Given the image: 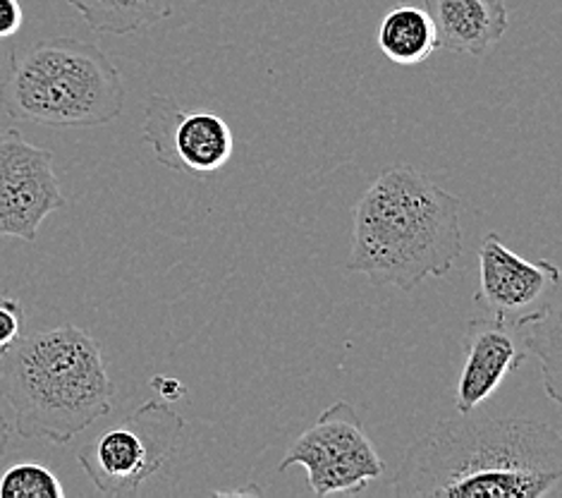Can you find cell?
I'll return each instance as SVG.
<instances>
[{
    "label": "cell",
    "mask_w": 562,
    "mask_h": 498,
    "mask_svg": "<svg viewBox=\"0 0 562 498\" xmlns=\"http://www.w3.org/2000/svg\"><path fill=\"white\" fill-rule=\"evenodd\" d=\"M15 60H18L15 38H0V89H3V85L8 82L12 67H15Z\"/></svg>",
    "instance_id": "18"
},
{
    "label": "cell",
    "mask_w": 562,
    "mask_h": 498,
    "mask_svg": "<svg viewBox=\"0 0 562 498\" xmlns=\"http://www.w3.org/2000/svg\"><path fill=\"white\" fill-rule=\"evenodd\" d=\"M460 217L462 199L419 168H385L355 204L347 272L405 292L443 278L464 250Z\"/></svg>",
    "instance_id": "2"
},
{
    "label": "cell",
    "mask_w": 562,
    "mask_h": 498,
    "mask_svg": "<svg viewBox=\"0 0 562 498\" xmlns=\"http://www.w3.org/2000/svg\"><path fill=\"white\" fill-rule=\"evenodd\" d=\"M476 305L486 317L519 329L562 305V274L558 264L521 259L498 233H486L479 247Z\"/></svg>",
    "instance_id": "7"
},
{
    "label": "cell",
    "mask_w": 562,
    "mask_h": 498,
    "mask_svg": "<svg viewBox=\"0 0 562 498\" xmlns=\"http://www.w3.org/2000/svg\"><path fill=\"white\" fill-rule=\"evenodd\" d=\"M379 46L397 65L424 63L438 48L434 20L424 8L397 5L385 12L379 26Z\"/></svg>",
    "instance_id": "12"
},
{
    "label": "cell",
    "mask_w": 562,
    "mask_h": 498,
    "mask_svg": "<svg viewBox=\"0 0 562 498\" xmlns=\"http://www.w3.org/2000/svg\"><path fill=\"white\" fill-rule=\"evenodd\" d=\"M562 434L537 417L438 422L414 441L393 477L409 498H543L560 489Z\"/></svg>",
    "instance_id": "1"
},
{
    "label": "cell",
    "mask_w": 562,
    "mask_h": 498,
    "mask_svg": "<svg viewBox=\"0 0 562 498\" xmlns=\"http://www.w3.org/2000/svg\"><path fill=\"white\" fill-rule=\"evenodd\" d=\"M24 329V309L18 300L0 298V350L15 343Z\"/></svg>",
    "instance_id": "15"
},
{
    "label": "cell",
    "mask_w": 562,
    "mask_h": 498,
    "mask_svg": "<svg viewBox=\"0 0 562 498\" xmlns=\"http://www.w3.org/2000/svg\"><path fill=\"white\" fill-rule=\"evenodd\" d=\"M434 20L438 48L481 58L501 44L507 32L503 0H422Z\"/></svg>",
    "instance_id": "11"
},
{
    "label": "cell",
    "mask_w": 562,
    "mask_h": 498,
    "mask_svg": "<svg viewBox=\"0 0 562 498\" xmlns=\"http://www.w3.org/2000/svg\"><path fill=\"white\" fill-rule=\"evenodd\" d=\"M142 140L151 146L160 166L194 178H211L235 154V134L223 115L209 109H184L160 93L146 103Z\"/></svg>",
    "instance_id": "8"
},
{
    "label": "cell",
    "mask_w": 562,
    "mask_h": 498,
    "mask_svg": "<svg viewBox=\"0 0 562 498\" xmlns=\"http://www.w3.org/2000/svg\"><path fill=\"white\" fill-rule=\"evenodd\" d=\"M10 118L48 128H101L125 109L117 65L82 38H48L32 46L0 89Z\"/></svg>",
    "instance_id": "4"
},
{
    "label": "cell",
    "mask_w": 562,
    "mask_h": 498,
    "mask_svg": "<svg viewBox=\"0 0 562 498\" xmlns=\"http://www.w3.org/2000/svg\"><path fill=\"white\" fill-rule=\"evenodd\" d=\"M65 204L53 152L30 144L20 130L0 132V237L34 242Z\"/></svg>",
    "instance_id": "9"
},
{
    "label": "cell",
    "mask_w": 562,
    "mask_h": 498,
    "mask_svg": "<svg viewBox=\"0 0 562 498\" xmlns=\"http://www.w3.org/2000/svg\"><path fill=\"white\" fill-rule=\"evenodd\" d=\"M184 420L166 400H149L79 451V465L103 496H132L166 465Z\"/></svg>",
    "instance_id": "5"
},
{
    "label": "cell",
    "mask_w": 562,
    "mask_h": 498,
    "mask_svg": "<svg viewBox=\"0 0 562 498\" xmlns=\"http://www.w3.org/2000/svg\"><path fill=\"white\" fill-rule=\"evenodd\" d=\"M462 353L464 362L458 390H454L458 414L474 412L479 406H484L507 379V374L527 359L517 333L486 314L467 321Z\"/></svg>",
    "instance_id": "10"
},
{
    "label": "cell",
    "mask_w": 562,
    "mask_h": 498,
    "mask_svg": "<svg viewBox=\"0 0 562 498\" xmlns=\"http://www.w3.org/2000/svg\"><path fill=\"white\" fill-rule=\"evenodd\" d=\"M292 465L306 469V487L318 498L361 494L385 473L379 451L347 400L333 402L302 436L294 439L278 473H285Z\"/></svg>",
    "instance_id": "6"
},
{
    "label": "cell",
    "mask_w": 562,
    "mask_h": 498,
    "mask_svg": "<svg viewBox=\"0 0 562 498\" xmlns=\"http://www.w3.org/2000/svg\"><path fill=\"white\" fill-rule=\"evenodd\" d=\"M60 479L48 467L36 463H20L5 469L0 477V498H63Z\"/></svg>",
    "instance_id": "14"
},
{
    "label": "cell",
    "mask_w": 562,
    "mask_h": 498,
    "mask_svg": "<svg viewBox=\"0 0 562 498\" xmlns=\"http://www.w3.org/2000/svg\"><path fill=\"white\" fill-rule=\"evenodd\" d=\"M24 24L20 0H0V38H15Z\"/></svg>",
    "instance_id": "16"
},
{
    "label": "cell",
    "mask_w": 562,
    "mask_h": 498,
    "mask_svg": "<svg viewBox=\"0 0 562 498\" xmlns=\"http://www.w3.org/2000/svg\"><path fill=\"white\" fill-rule=\"evenodd\" d=\"M151 386L160 394V400H166V402H176L187 394V388L182 386V381L172 379V376H154Z\"/></svg>",
    "instance_id": "17"
},
{
    "label": "cell",
    "mask_w": 562,
    "mask_h": 498,
    "mask_svg": "<svg viewBox=\"0 0 562 498\" xmlns=\"http://www.w3.org/2000/svg\"><path fill=\"white\" fill-rule=\"evenodd\" d=\"M85 18L91 32L99 34H135L146 26L168 20L176 0H68Z\"/></svg>",
    "instance_id": "13"
},
{
    "label": "cell",
    "mask_w": 562,
    "mask_h": 498,
    "mask_svg": "<svg viewBox=\"0 0 562 498\" xmlns=\"http://www.w3.org/2000/svg\"><path fill=\"white\" fill-rule=\"evenodd\" d=\"M15 432V427H12V417L8 414V410L0 406V457L5 455L8 446H10V436Z\"/></svg>",
    "instance_id": "19"
},
{
    "label": "cell",
    "mask_w": 562,
    "mask_h": 498,
    "mask_svg": "<svg viewBox=\"0 0 562 498\" xmlns=\"http://www.w3.org/2000/svg\"><path fill=\"white\" fill-rule=\"evenodd\" d=\"M101 345L75 324L34 331L0 350V400L22 439L65 446L113 408Z\"/></svg>",
    "instance_id": "3"
}]
</instances>
